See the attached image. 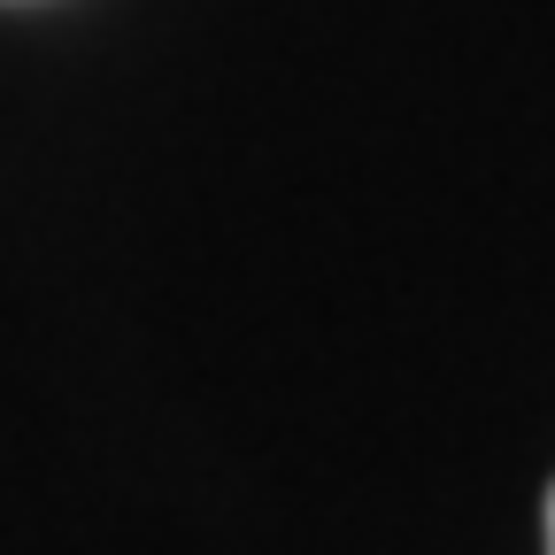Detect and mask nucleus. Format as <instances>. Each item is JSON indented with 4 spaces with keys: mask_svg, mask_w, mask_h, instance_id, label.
<instances>
[{
    "mask_svg": "<svg viewBox=\"0 0 555 555\" xmlns=\"http://www.w3.org/2000/svg\"><path fill=\"white\" fill-rule=\"evenodd\" d=\"M547 555H555V486H547Z\"/></svg>",
    "mask_w": 555,
    "mask_h": 555,
    "instance_id": "f257e3e1",
    "label": "nucleus"
}]
</instances>
